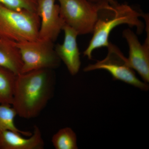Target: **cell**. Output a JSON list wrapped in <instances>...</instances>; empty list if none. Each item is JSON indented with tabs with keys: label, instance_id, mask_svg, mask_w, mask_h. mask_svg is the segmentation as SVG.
I'll return each mask as SVG.
<instances>
[{
	"label": "cell",
	"instance_id": "6da1fadb",
	"mask_svg": "<svg viewBox=\"0 0 149 149\" xmlns=\"http://www.w3.org/2000/svg\"><path fill=\"white\" fill-rule=\"evenodd\" d=\"M52 70H37L17 75L12 106L19 116L35 118L47 106L55 88Z\"/></svg>",
	"mask_w": 149,
	"mask_h": 149
},
{
	"label": "cell",
	"instance_id": "7a4b0ae2",
	"mask_svg": "<svg viewBox=\"0 0 149 149\" xmlns=\"http://www.w3.org/2000/svg\"><path fill=\"white\" fill-rule=\"evenodd\" d=\"M143 15L126 4L108 5L99 13L93 37L83 52L84 56L91 59L93 51L99 48L107 47L110 42V34L118 25L125 24L135 27L137 33L141 34L146 26L140 17H143Z\"/></svg>",
	"mask_w": 149,
	"mask_h": 149
},
{
	"label": "cell",
	"instance_id": "3957f363",
	"mask_svg": "<svg viewBox=\"0 0 149 149\" xmlns=\"http://www.w3.org/2000/svg\"><path fill=\"white\" fill-rule=\"evenodd\" d=\"M40 24L37 12L15 10L0 3V38L15 42L37 40Z\"/></svg>",
	"mask_w": 149,
	"mask_h": 149
},
{
	"label": "cell",
	"instance_id": "277c9868",
	"mask_svg": "<svg viewBox=\"0 0 149 149\" xmlns=\"http://www.w3.org/2000/svg\"><path fill=\"white\" fill-rule=\"evenodd\" d=\"M65 24L78 35L93 33L99 13L108 3H97L88 0H56Z\"/></svg>",
	"mask_w": 149,
	"mask_h": 149
},
{
	"label": "cell",
	"instance_id": "5b68a950",
	"mask_svg": "<svg viewBox=\"0 0 149 149\" xmlns=\"http://www.w3.org/2000/svg\"><path fill=\"white\" fill-rule=\"evenodd\" d=\"M23 65L21 73L40 69L53 70L61 61L55 50L53 42L38 39L16 42Z\"/></svg>",
	"mask_w": 149,
	"mask_h": 149
},
{
	"label": "cell",
	"instance_id": "8992f818",
	"mask_svg": "<svg viewBox=\"0 0 149 149\" xmlns=\"http://www.w3.org/2000/svg\"><path fill=\"white\" fill-rule=\"evenodd\" d=\"M107 56L96 63L90 64L84 69L85 72L96 70H104L111 74L115 80H120L143 91L148 90L147 83L141 81L136 76L134 70L128 64L127 58L117 46L109 42Z\"/></svg>",
	"mask_w": 149,
	"mask_h": 149
},
{
	"label": "cell",
	"instance_id": "52a82bcc",
	"mask_svg": "<svg viewBox=\"0 0 149 149\" xmlns=\"http://www.w3.org/2000/svg\"><path fill=\"white\" fill-rule=\"evenodd\" d=\"M144 19L147 37L143 44H141L137 35L129 28L123 30V36L129 47V56L127 58L128 65L147 83L149 82V17Z\"/></svg>",
	"mask_w": 149,
	"mask_h": 149
},
{
	"label": "cell",
	"instance_id": "ba28073f",
	"mask_svg": "<svg viewBox=\"0 0 149 149\" xmlns=\"http://www.w3.org/2000/svg\"><path fill=\"white\" fill-rule=\"evenodd\" d=\"M56 0H38L37 13L40 24L38 39L54 42L57 40L65 22Z\"/></svg>",
	"mask_w": 149,
	"mask_h": 149
},
{
	"label": "cell",
	"instance_id": "9c48e42d",
	"mask_svg": "<svg viewBox=\"0 0 149 149\" xmlns=\"http://www.w3.org/2000/svg\"><path fill=\"white\" fill-rule=\"evenodd\" d=\"M63 31L64 38L62 44H58L54 47L59 58L63 62L70 73L75 75L79 72L81 66L80 53L77 42V32L65 24Z\"/></svg>",
	"mask_w": 149,
	"mask_h": 149
},
{
	"label": "cell",
	"instance_id": "30bf717a",
	"mask_svg": "<svg viewBox=\"0 0 149 149\" xmlns=\"http://www.w3.org/2000/svg\"><path fill=\"white\" fill-rule=\"evenodd\" d=\"M11 130L0 132V149H43L45 143L40 128L35 125L32 135L25 138Z\"/></svg>",
	"mask_w": 149,
	"mask_h": 149
},
{
	"label": "cell",
	"instance_id": "8fae6325",
	"mask_svg": "<svg viewBox=\"0 0 149 149\" xmlns=\"http://www.w3.org/2000/svg\"><path fill=\"white\" fill-rule=\"evenodd\" d=\"M22 63L16 42L0 38V66L16 75L21 73Z\"/></svg>",
	"mask_w": 149,
	"mask_h": 149
},
{
	"label": "cell",
	"instance_id": "7c38bea8",
	"mask_svg": "<svg viewBox=\"0 0 149 149\" xmlns=\"http://www.w3.org/2000/svg\"><path fill=\"white\" fill-rule=\"evenodd\" d=\"M16 74L0 66V104L12 105Z\"/></svg>",
	"mask_w": 149,
	"mask_h": 149
},
{
	"label": "cell",
	"instance_id": "4fadbf2b",
	"mask_svg": "<svg viewBox=\"0 0 149 149\" xmlns=\"http://www.w3.org/2000/svg\"><path fill=\"white\" fill-rule=\"evenodd\" d=\"M17 116L16 111L12 105L0 104V132L11 130L20 133L25 137H29L32 133L28 131L20 130L16 127L15 119Z\"/></svg>",
	"mask_w": 149,
	"mask_h": 149
},
{
	"label": "cell",
	"instance_id": "5bb4252c",
	"mask_svg": "<svg viewBox=\"0 0 149 149\" xmlns=\"http://www.w3.org/2000/svg\"><path fill=\"white\" fill-rule=\"evenodd\" d=\"M56 149H77L76 133L69 127L61 128L54 134L52 139Z\"/></svg>",
	"mask_w": 149,
	"mask_h": 149
},
{
	"label": "cell",
	"instance_id": "9a60e30c",
	"mask_svg": "<svg viewBox=\"0 0 149 149\" xmlns=\"http://www.w3.org/2000/svg\"><path fill=\"white\" fill-rule=\"evenodd\" d=\"M0 3L15 10L37 12L38 0H0Z\"/></svg>",
	"mask_w": 149,
	"mask_h": 149
},
{
	"label": "cell",
	"instance_id": "2e32d148",
	"mask_svg": "<svg viewBox=\"0 0 149 149\" xmlns=\"http://www.w3.org/2000/svg\"><path fill=\"white\" fill-rule=\"evenodd\" d=\"M88 1L93 3H106L109 4L112 6L116 5L118 4L117 2L115 0H88Z\"/></svg>",
	"mask_w": 149,
	"mask_h": 149
}]
</instances>
